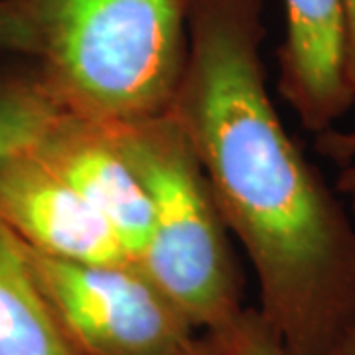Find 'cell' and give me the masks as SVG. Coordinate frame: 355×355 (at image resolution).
Instances as JSON below:
<instances>
[{
	"instance_id": "6da1fadb",
	"label": "cell",
	"mask_w": 355,
	"mask_h": 355,
	"mask_svg": "<svg viewBox=\"0 0 355 355\" xmlns=\"http://www.w3.org/2000/svg\"><path fill=\"white\" fill-rule=\"evenodd\" d=\"M263 0H191L168 107L291 355H331L355 318V223L291 139L266 89Z\"/></svg>"
},
{
	"instance_id": "7a4b0ae2",
	"label": "cell",
	"mask_w": 355,
	"mask_h": 355,
	"mask_svg": "<svg viewBox=\"0 0 355 355\" xmlns=\"http://www.w3.org/2000/svg\"><path fill=\"white\" fill-rule=\"evenodd\" d=\"M30 62L67 113L119 125L166 113L188 58L191 0H14Z\"/></svg>"
},
{
	"instance_id": "3957f363",
	"label": "cell",
	"mask_w": 355,
	"mask_h": 355,
	"mask_svg": "<svg viewBox=\"0 0 355 355\" xmlns=\"http://www.w3.org/2000/svg\"><path fill=\"white\" fill-rule=\"evenodd\" d=\"M105 127L153 205V235L137 263L196 330L221 331L241 314L243 280L190 140L168 111Z\"/></svg>"
},
{
	"instance_id": "277c9868",
	"label": "cell",
	"mask_w": 355,
	"mask_h": 355,
	"mask_svg": "<svg viewBox=\"0 0 355 355\" xmlns=\"http://www.w3.org/2000/svg\"><path fill=\"white\" fill-rule=\"evenodd\" d=\"M20 245L40 291L83 355H178L198 338L139 263H69Z\"/></svg>"
},
{
	"instance_id": "5b68a950",
	"label": "cell",
	"mask_w": 355,
	"mask_h": 355,
	"mask_svg": "<svg viewBox=\"0 0 355 355\" xmlns=\"http://www.w3.org/2000/svg\"><path fill=\"white\" fill-rule=\"evenodd\" d=\"M0 221L18 241L53 259L87 265L132 261L105 217L34 153L0 164Z\"/></svg>"
},
{
	"instance_id": "8992f818",
	"label": "cell",
	"mask_w": 355,
	"mask_h": 355,
	"mask_svg": "<svg viewBox=\"0 0 355 355\" xmlns=\"http://www.w3.org/2000/svg\"><path fill=\"white\" fill-rule=\"evenodd\" d=\"M32 153L105 217L137 263L153 235V205L107 127L65 111Z\"/></svg>"
},
{
	"instance_id": "52a82bcc",
	"label": "cell",
	"mask_w": 355,
	"mask_h": 355,
	"mask_svg": "<svg viewBox=\"0 0 355 355\" xmlns=\"http://www.w3.org/2000/svg\"><path fill=\"white\" fill-rule=\"evenodd\" d=\"M286 38L279 50V91L310 132L334 128L355 105L345 76L342 0H284Z\"/></svg>"
},
{
	"instance_id": "ba28073f",
	"label": "cell",
	"mask_w": 355,
	"mask_h": 355,
	"mask_svg": "<svg viewBox=\"0 0 355 355\" xmlns=\"http://www.w3.org/2000/svg\"><path fill=\"white\" fill-rule=\"evenodd\" d=\"M0 355H83L40 291L20 241L2 221Z\"/></svg>"
},
{
	"instance_id": "9c48e42d",
	"label": "cell",
	"mask_w": 355,
	"mask_h": 355,
	"mask_svg": "<svg viewBox=\"0 0 355 355\" xmlns=\"http://www.w3.org/2000/svg\"><path fill=\"white\" fill-rule=\"evenodd\" d=\"M64 113L34 62L0 67V164L32 153Z\"/></svg>"
},
{
	"instance_id": "30bf717a",
	"label": "cell",
	"mask_w": 355,
	"mask_h": 355,
	"mask_svg": "<svg viewBox=\"0 0 355 355\" xmlns=\"http://www.w3.org/2000/svg\"><path fill=\"white\" fill-rule=\"evenodd\" d=\"M207 336L216 342L219 355H291L279 334L254 308H243L229 326Z\"/></svg>"
},
{
	"instance_id": "8fae6325",
	"label": "cell",
	"mask_w": 355,
	"mask_h": 355,
	"mask_svg": "<svg viewBox=\"0 0 355 355\" xmlns=\"http://www.w3.org/2000/svg\"><path fill=\"white\" fill-rule=\"evenodd\" d=\"M316 150L342 166L336 182V190L352 198V211L355 216V130L340 132L328 128L316 135Z\"/></svg>"
},
{
	"instance_id": "7c38bea8",
	"label": "cell",
	"mask_w": 355,
	"mask_h": 355,
	"mask_svg": "<svg viewBox=\"0 0 355 355\" xmlns=\"http://www.w3.org/2000/svg\"><path fill=\"white\" fill-rule=\"evenodd\" d=\"M0 51L32 60L34 40L14 0H0Z\"/></svg>"
},
{
	"instance_id": "4fadbf2b",
	"label": "cell",
	"mask_w": 355,
	"mask_h": 355,
	"mask_svg": "<svg viewBox=\"0 0 355 355\" xmlns=\"http://www.w3.org/2000/svg\"><path fill=\"white\" fill-rule=\"evenodd\" d=\"M345 14V76L355 95V0H342Z\"/></svg>"
},
{
	"instance_id": "5bb4252c",
	"label": "cell",
	"mask_w": 355,
	"mask_h": 355,
	"mask_svg": "<svg viewBox=\"0 0 355 355\" xmlns=\"http://www.w3.org/2000/svg\"><path fill=\"white\" fill-rule=\"evenodd\" d=\"M178 355H219V349H217L216 342L207 334H203L202 338L198 336L193 340V343H191L188 349H184L182 354Z\"/></svg>"
},
{
	"instance_id": "9a60e30c",
	"label": "cell",
	"mask_w": 355,
	"mask_h": 355,
	"mask_svg": "<svg viewBox=\"0 0 355 355\" xmlns=\"http://www.w3.org/2000/svg\"><path fill=\"white\" fill-rule=\"evenodd\" d=\"M331 355H355V318L342 336V340L338 342L336 349L331 352Z\"/></svg>"
}]
</instances>
